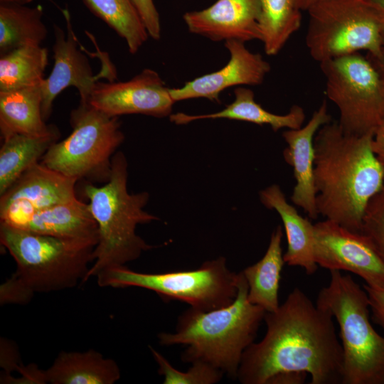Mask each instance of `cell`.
I'll list each match as a JSON object with an SVG mask.
<instances>
[{"label": "cell", "mask_w": 384, "mask_h": 384, "mask_svg": "<svg viewBox=\"0 0 384 384\" xmlns=\"http://www.w3.org/2000/svg\"><path fill=\"white\" fill-rule=\"evenodd\" d=\"M307 373L304 372H286L273 377L269 384H302Z\"/></svg>", "instance_id": "34"}, {"label": "cell", "mask_w": 384, "mask_h": 384, "mask_svg": "<svg viewBox=\"0 0 384 384\" xmlns=\"http://www.w3.org/2000/svg\"><path fill=\"white\" fill-rule=\"evenodd\" d=\"M372 148L384 170V119L374 131Z\"/></svg>", "instance_id": "33"}, {"label": "cell", "mask_w": 384, "mask_h": 384, "mask_svg": "<svg viewBox=\"0 0 384 384\" xmlns=\"http://www.w3.org/2000/svg\"><path fill=\"white\" fill-rule=\"evenodd\" d=\"M316 304L335 318L343 356L342 384H384V336L370 321L368 294L350 274L331 270Z\"/></svg>", "instance_id": "6"}, {"label": "cell", "mask_w": 384, "mask_h": 384, "mask_svg": "<svg viewBox=\"0 0 384 384\" xmlns=\"http://www.w3.org/2000/svg\"><path fill=\"white\" fill-rule=\"evenodd\" d=\"M41 105V83L0 92L1 139L17 134L41 136L50 132L55 125L46 124Z\"/></svg>", "instance_id": "22"}, {"label": "cell", "mask_w": 384, "mask_h": 384, "mask_svg": "<svg viewBox=\"0 0 384 384\" xmlns=\"http://www.w3.org/2000/svg\"><path fill=\"white\" fill-rule=\"evenodd\" d=\"M305 43L319 63L367 51L383 55L384 23L361 0H320L311 6Z\"/></svg>", "instance_id": "9"}, {"label": "cell", "mask_w": 384, "mask_h": 384, "mask_svg": "<svg viewBox=\"0 0 384 384\" xmlns=\"http://www.w3.org/2000/svg\"><path fill=\"white\" fill-rule=\"evenodd\" d=\"M41 6L0 3V55L25 46H40L48 31Z\"/></svg>", "instance_id": "25"}, {"label": "cell", "mask_w": 384, "mask_h": 384, "mask_svg": "<svg viewBox=\"0 0 384 384\" xmlns=\"http://www.w3.org/2000/svg\"><path fill=\"white\" fill-rule=\"evenodd\" d=\"M361 233L369 238L384 261V185L366 208Z\"/></svg>", "instance_id": "30"}, {"label": "cell", "mask_w": 384, "mask_h": 384, "mask_svg": "<svg viewBox=\"0 0 384 384\" xmlns=\"http://www.w3.org/2000/svg\"><path fill=\"white\" fill-rule=\"evenodd\" d=\"M17 229L60 238L98 239L88 203L78 198L36 211Z\"/></svg>", "instance_id": "21"}, {"label": "cell", "mask_w": 384, "mask_h": 384, "mask_svg": "<svg viewBox=\"0 0 384 384\" xmlns=\"http://www.w3.org/2000/svg\"><path fill=\"white\" fill-rule=\"evenodd\" d=\"M330 122L331 117L328 112L327 102L324 100L305 125L282 133L287 144L283 151L284 159L293 168L296 181L291 201L312 219H316L319 215L314 178V139L318 130Z\"/></svg>", "instance_id": "17"}, {"label": "cell", "mask_w": 384, "mask_h": 384, "mask_svg": "<svg viewBox=\"0 0 384 384\" xmlns=\"http://www.w3.org/2000/svg\"><path fill=\"white\" fill-rule=\"evenodd\" d=\"M60 137L55 126L41 136L13 134L3 140L0 149V196L26 170L38 163Z\"/></svg>", "instance_id": "24"}, {"label": "cell", "mask_w": 384, "mask_h": 384, "mask_svg": "<svg viewBox=\"0 0 384 384\" xmlns=\"http://www.w3.org/2000/svg\"><path fill=\"white\" fill-rule=\"evenodd\" d=\"M157 72L146 68L126 82L95 83L87 103L110 117L170 116L175 102Z\"/></svg>", "instance_id": "13"}, {"label": "cell", "mask_w": 384, "mask_h": 384, "mask_svg": "<svg viewBox=\"0 0 384 384\" xmlns=\"http://www.w3.org/2000/svg\"><path fill=\"white\" fill-rule=\"evenodd\" d=\"M230 59L221 69L186 82L182 87L170 88L174 101L206 98L220 102V93L231 87L258 85L270 71V65L262 55L250 51L244 42H225Z\"/></svg>", "instance_id": "15"}, {"label": "cell", "mask_w": 384, "mask_h": 384, "mask_svg": "<svg viewBox=\"0 0 384 384\" xmlns=\"http://www.w3.org/2000/svg\"><path fill=\"white\" fill-rule=\"evenodd\" d=\"M234 95L233 102L220 111L203 114L178 112L169 116L170 121L176 124H186L200 119H228L269 125L274 132L283 128H300L305 121L304 110L299 105H293L286 114H277L266 110L257 103L253 91L249 88L238 87L234 90Z\"/></svg>", "instance_id": "19"}, {"label": "cell", "mask_w": 384, "mask_h": 384, "mask_svg": "<svg viewBox=\"0 0 384 384\" xmlns=\"http://www.w3.org/2000/svg\"><path fill=\"white\" fill-rule=\"evenodd\" d=\"M136 7L148 34L154 40L161 37V23L159 12L153 0H132Z\"/></svg>", "instance_id": "31"}, {"label": "cell", "mask_w": 384, "mask_h": 384, "mask_svg": "<svg viewBox=\"0 0 384 384\" xmlns=\"http://www.w3.org/2000/svg\"><path fill=\"white\" fill-rule=\"evenodd\" d=\"M1 244L16 270L0 287L1 304H26L35 293L70 289L86 282L97 238L37 234L0 224Z\"/></svg>", "instance_id": "3"}, {"label": "cell", "mask_w": 384, "mask_h": 384, "mask_svg": "<svg viewBox=\"0 0 384 384\" xmlns=\"http://www.w3.org/2000/svg\"><path fill=\"white\" fill-rule=\"evenodd\" d=\"M33 0H0L1 2H9V3H14L21 5H26L31 2H32Z\"/></svg>", "instance_id": "38"}, {"label": "cell", "mask_w": 384, "mask_h": 384, "mask_svg": "<svg viewBox=\"0 0 384 384\" xmlns=\"http://www.w3.org/2000/svg\"><path fill=\"white\" fill-rule=\"evenodd\" d=\"M373 132H345L337 121L316 132L314 178L319 215L361 232L370 200L384 185V170L373 148Z\"/></svg>", "instance_id": "2"}, {"label": "cell", "mask_w": 384, "mask_h": 384, "mask_svg": "<svg viewBox=\"0 0 384 384\" xmlns=\"http://www.w3.org/2000/svg\"><path fill=\"white\" fill-rule=\"evenodd\" d=\"M314 257L318 266L359 276L366 285L384 289V261L369 238L328 220L314 224Z\"/></svg>", "instance_id": "11"}, {"label": "cell", "mask_w": 384, "mask_h": 384, "mask_svg": "<svg viewBox=\"0 0 384 384\" xmlns=\"http://www.w3.org/2000/svg\"><path fill=\"white\" fill-rule=\"evenodd\" d=\"M70 122L71 133L55 142L41 163L78 181L106 182L112 158L124 139L118 117H110L87 102H80L71 111Z\"/></svg>", "instance_id": "8"}, {"label": "cell", "mask_w": 384, "mask_h": 384, "mask_svg": "<svg viewBox=\"0 0 384 384\" xmlns=\"http://www.w3.org/2000/svg\"><path fill=\"white\" fill-rule=\"evenodd\" d=\"M320 0H295L297 6L299 9L303 11H308V9L318 2Z\"/></svg>", "instance_id": "37"}, {"label": "cell", "mask_w": 384, "mask_h": 384, "mask_svg": "<svg viewBox=\"0 0 384 384\" xmlns=\"http://www.w3.org/2000/svg\"><path fill=\"white\" fill-rule=\"evenodd\" d=\"M320 64L326 95L338 108L341 128L361 135L373 132L384 119V92L375 65L358 53Z\"/></svg>", "instance_id": "10"}, {"label": "cell", "mask_w": 384, "mask_h": 384, "mask_svg": "<svg viewBox=\"0 0 384 384\" xmlns=\"http://www.w3.org/2000/svg\"><path fill=\"white\" fill-rule=\"evenodd\" d=\"M89 10L106 23L135 54L149 36L132 0H82Z\"/></svg>", "instance_id": "28"}, {"label": "cell", "mask_w": 384, "mask_h": 384, "mask_svg": "<svg viewBox=\"0 0 384 384\" xmlns=\"http://www.w3.org/2000/svg\"><path fill=\"white\" fill-rule=\"evenodd\" d=\"M259 0H217L200 11L186 12L188 31L212 41L261 40Z\"/></svg>", "instance_id": "16"}, {"label": "cell", "mask_w": 384, "mask_h": 384, "mask_svg": "<svg viewBox=\"0 0 384 384\" xmlns=\"http://www.w3.org/2000/svg\"><path fill=\"white\" fill-rule=\"evenodd\" d=\"M370 302L372 319L384 331V289H374L363 284Z\"/></svg>", "instance_id": "32"}, {"label": "cell", "mask_w": 384, "mask_h": 384, "mask_svg": "<svg viewBox=\"0 0 384 384\" xmlns=\"http://www.w3.org/2000/svg\"><path fill=\"white\" fill-rule=\"evenodd\" d=\"M78 180L42 163L26 170L0 198V223L19 228L35 212L73 201Z\"/></svg>", "instance_id": "12"}, {"label": "cell", "mask_w": 384, "mask_h": 384, "mask_svg": "<svg viewBox=\"0 0 384 384\" xmlns=\"http://www.w3.org/2000/svg\"><path fill=\"white\" fill-rule=\"evenodd\" d=\"M156 362L158 372L164 377V384H213L219 382L223 372L202 361L192 363L186 372L176 369L159 351L149 346Z\"/></svg>", "instance_id": "29"}, {"label": "cell", "mask_w": 384, "mask_h": 384, "mask_svg": "<svg viewBox=\"0 0 384 384\" xmlns=\"http://www.w3.org/2000/svg\"><path fill=\"white\" fill-rule=\"evenodd\" d=\"M260 41L267 55H277L300 28L302 11L295 0H259Z\"/></svg>", "instance_id": "27"}, {"label": "cell", "mask_w": 384, "mask_h": 384, "mask_svg": "<svg viewBox=\"0 0 384 384\" xmlns=\"http://www.w3.org/2000/svg\"><path fill=\"white\" fill-rule=\"evenodd\" d=\"M120 376L116 361L93 349L61 351L43 370L44 383L50 384H113Z\"/></svg>", "instance_id": "20"}, {"label": "cell", "mask_w": 384, "mask_h": 384, "mask_svg": "<svg viewBox=\"0 0 384 384\" xmlns=\"http://www.w3.org/2000/svg\"><path fill=\"white\" fill-rule=\"evenodd\" d=\"M384 23V0H361Z\"/></svg>", "instance_id": "35"}, {"label": "cell", "mask_w": 384, "mask_h": 384, "mask_svg": "<svg viewBox=\"0 0 384 384\" xmlns=\"http://www.w3.org/2000/svg\"><path fill=\"white\" fill-rule=\"evenodd\" d=\"M333 319L294 288L277 310L265 313L266 334L244 352L237 378L243 384H269L279 373L304 372L310 384H342L343 350Z\"/></svg>", "instance_id": "1"}, {"label": "cell", "mask_w": 384, "mask_h": 384, "mask_svg": "<svg viewBox=\"0 0 384 384\" xmlns=\"http://www.w3.org/2000/svg\"><path fill=\"white\" fill-rule=\"evenodd\" d=\"M238 294L229 305L210 311L191 307L180 315L175 333L158 335L160 344L186 345L181 358L202 361L237 378L242 355L254 343L266 311L247 298V283L240 272Z\"/></svg>", "instance_id": "4"}, {"label": "cell", "mask_w": 384, "mask_h": 384, "mask_svg": "<svg viewBox=\"0 0 384 384\" xmlns=\"http://www.w3.org/2000/svg\"><path fill=\"white\" fill-rule=\"evenodd\" d=\"M128 164L122 151L114 153L109 179L103 186H84L89 209L97 225L98 239L86 281L114 267L125 266L153 246L137 234L138 225L158 220L144 208L147 192L130 193L127 189Z\"/></svg>", "instance_id": "5"}, {"label": "cell", "mask_w": 384, "mask_h": 384, "mask_svg": "<svg viewBox=\"0 0 384 384\" xmlns=\"http://www.w3.org/2000/svg\"><path fill=\"white\" fill-rule=\"evenodd\" d=\"M66 22V31L53 24V45L54 64L49 76L41 82L42 115L45 121L50 116L56 97L68 87H75L80 102L87 103L95 83L107 75V68L94 75L87 56L73 29L71 16L67 9L62 10Z\"/></svg>", "instance_id": "14"}, {"label": "cell", "mask_w": 384, "mask_h": 384, "mask_svg": "<svg viewBox=\"0 0 384 384\" xmlns=\"http://www.w3.org/2000/svg\"><path fill=\"white\" fill-rule=\"evenodd\" d=\"M239 276L228 268L225 257H219L192 270L143 273L121 266L109 269L96 278L100 287L144 288L154 292L164 301L178 300L192 308L210 311L234 301Z\"/></svg>", "instance_id": "7"}, {"label": "cell", "mask_w": 384, "mask_h": 384, "mask_svg": "<svg viewBox=\"0 0 384 384\" xmlns=\"http://www.w3.org/2000/svg\"><path fill=\"white\" fill-rule=\"evenodd\" d=\"M260 199L267 208L275 210L282 220L287 241V249L283 255L285 263L303 268L307 274H314L318 265L314 257V224L287 202L278 185L262 190Z\"/></svg>", "instance_id": "18"}, {"label": "cell", "mask_w": 384, "mask_h": 384, "mask_svg": "<svg viewBox=\"0 0 384 384\" xmlns=\"http://www.w3.org/2000/svg\"><path fill=\"white\" fill-rule=\"evenodd\" d=\"M48 62V50L41 45L25 46L0 55V92L41 84Z\"/></svg>", "instance_id": "26"}, {"label": "cell", "mask_w": 384, "mask_h": 384, "mask_svg": "<svg viewBox=\"0 0 384 384\" xmlns=\"http://www.w3.org/2000/svg\"><path fill=\"white\" fill-rule=\"evenodd\" d=\"M282 228L278 225L272 232L262 258L242 272L247 283V298L266 312L277 310L281 272L285 263L281 246Z\"/></svg>", "instance_id": "23"}, {"label": "cell", "mask_w": 384, "mask_h": 384, "mask_svg": "<svg viewBox=\"0 0 384 384\" xmlns=\"http://www.w3.org/2000/svg\"><path fill=\"white\" fill-rule=\"evenodd\" d=\"M375 66L376 67L382 82L383 89L384 92V35H383V51L382 57L375 60Z\"/></svg>", "instance_id": "36"}]
</instances>
